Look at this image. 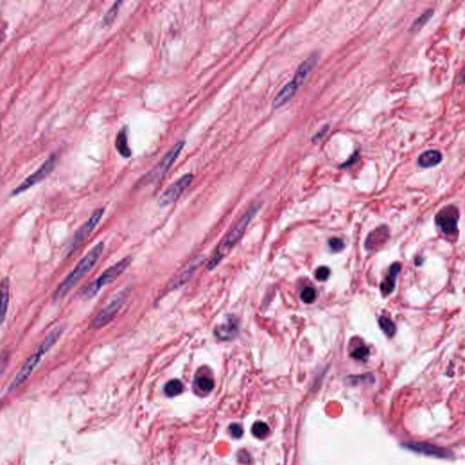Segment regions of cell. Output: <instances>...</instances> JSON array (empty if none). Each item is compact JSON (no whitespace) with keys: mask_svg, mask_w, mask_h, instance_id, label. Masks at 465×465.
I'll list each match as a JSON object with an SVG mask.
<instances>
[{"mask_svg":"<svg viewBox=\"0 0 465 465\" xmlns=\"http://www.w3.org/2000/svg\"><path fill=\"white\" fill-rule=\"evenodd\" d=\"M259 209V205H253L250 206L242 217L238 220L237 223L231 228L227 235L223 238V240L219 244L218 247L215 249L214 256H212L208 269L212 270L215 268L219 263L223 260L225 256H227L234 247L238 245V243L241 240L244 234L247 230L248 224L250 223L252 219L256 215L257 211Z\"/></svg>","mask_w":465,"mask_h":465,"instance_id":"cell-1","label":"cell"},{"mask_svg":"<svg viewBox=\"0 0 465 465\" xmlns=\"http://www.w3.org/2000/svg\"><path fill=\"white\" fill-rule=\"evenodd\" d=\"M103 250L104 244L99 243L80 260V263L75 265L74 270L65 277V280L56 288L53 296L54 302H58L61 299L65 297L70 290L93 268L102 255Z\"/></svg>","mask_w":465,"mask_h":465,"instance_id":"cell-2","label":"cell"},{"mask_svg":"<svg viewBox=\"0 0 465 465\" xmlns=\"http://www.w3.org/2000/svg\"><path fill=\"white\" fill-rule=\"evenodd\" d=\"M132 258L126 256L124 259L117 262L116 264L107 268L98 279L88 284L80 292V296L84 300H89L97 295V293L107 284H111L115 280L125 272V270L130 265Z\"/></svg>","mask_w":465,"mask_h":465,"instance_id":"cell-3","label":"cell"},{"mask_svg":"<svg viewBox=\"0 0 465 465\" xmlns=\"http://www.w3.org/2000/svg\"><path fill=\"white\" fill-rule=\"evenodd\" d=\"M185 144H186L185 141L177 142V144L173 146L172 149L169 150V152L164 157L159 165L145 176L144 179V183L153 184L160 180L176 162V160L184 148Z\"/></svg>","mask_w":465,"mask_h":465,"instance_id":"cell-4","label":"cell"},{"mask_svg":"<svg viewBox=\"0 0 465 465\" xmlns=\"http://www.w3.org/2000/svg\"><path fill=\"white\" fill-rule=\"evenodd\" d=\"M127 296H128L127 290L122 291L121 293H118L116 297L114 298L107 306L103 308L102 310L97 315V317H95V319L92 322V328L100 329L108 325L116 317L117 313L119 312V310L123 306Z\"/></svg>","mask_w":465,"mask_h":465,"instance_id":"cell-5","label":"cell"},{"mask_svg":"<svg viewBox=\"0 0 465 465\" xmlns=\"http://www.w3.org/2000/svg\"><path fill=\"white\" fill-rule=\"evenodd\" d=\"M104 212H105L104 208L97 210L91 215V217L78 230V232L74 234V238L70 243L69 247L67 249L69 255H71L72 253H74V250L80 247L82 243L84 242L85 239L88 238L91 232H93L94 229L96 228V226L99 223V221L102 218Z\"/></svg>","mask_w":465,"mask_h":465,"instance_id":"cell-6","label":"cell"},{"mask_svg":"<svg viewBox=\"0 0 465 465\" xmlns=\"http://www.w3.org/2000/svg\"><path fill=\"white\" fill-rule=\"evenodd\" d=\"M459 219V210L453 205H448L438 213L435 221L439 228L447 236L457 232V223Z\"/></svg>","mask_w":465,"mask_h":465,"instance_id":"cell-7","label":"cell"},{"mask_svg":"<svg viewBox=\"0 0 465 465\" xmlns=\"http://www.w3.org/2000/svg\"><path fill=\"white\" fill-rule=\"evenodd\" d=\"M56 157L52 156L49 159H47L45 164L43 165L41 168L37 170V172L34 173L30 177H28L23 183H21L12 193L13 196H17L25 191L28 190L30 187L37 185L39 182L42 181L47 177V175L51 172L53 168L55 167L56 164Z\"/></svg>","mask_w":465,"mask_h":465,"instance_id":"cell-8","label":"cell"},{"mask_svg":"<svg viewBox=\"0 0 465 465\" xmlns=\"http://www.w3.org/2000/svg\"><path fill=\"white\" fill-rule=\"evenodd\" d=\"M192 180H193V175L186 174L169 186L159 198L160 206H167L174 203L175 201H177L183 194V192L189 186Z\"/></svg>","mask_w":465,"mask_h":465,"instance_id":"cell-9","label":"cell"},{"mask_svg":"<svg viewBox=\"0 0 465 465\" xmlns=\"http://www.w3.org/2000/svg\"><path fill=\"white\" fill-rule=\"evenodd\" d=\"M239 332V322L237 317L228 316L214 328V335L222 341H229L237 337Z\"/></svg>","mask_w":465,"mask_h":465,"instance_id":"cell-10","label":"cell"},{"mask_svg":"<svg viewBox=\"0 0 465 465\" xmlns=\"http://www.w3.org/2000/svg\"><path fill=\"white\" fill-rule=\"evenodd\" d=\"M44 356V354L41 353L38 349H37V352L34 353V354L29 357V358L27 360V362L24 363L23 366L20 369L18 375L16 376V378L14 379L13 382L11 383V386H10V389L11 390H14V389H17L19 386L21 385L22 383H24L25 381H27L28 377L30 376V374L32 373L34 369L37 367V364L40 362L41 360V357Z\"/></svg>","mask_w":465,"mask_h":465,"instance_id":"cell-11","label":"cell"},{"mask_svg":"<svg viewBox=\"0 0 465 465\" xmlns=\"http://www.w3.org/2000/svg\"><path fill=\"white\" fill-rule=\"evenodd\" d=\"M390 238V230L387 225H381L368 235L364 247L369 251H374L385 245Z\"/></svg>","mask_w":465,"mask_h":465,"instance_id":"cell-12","label":"cell"},{"mask_svg":"<svg viewBox=\"0 0 465 465\" xmlns=\"http://www.w3.org/2000/svg\"><path fill=\"white\" fill-rule=\"evenodd\" d=\"M402 269V265L400 263H395L391 265L389 269V274L386 276L385 279L381 282V292L383 295H388L395 290L396 287V279L397 276L400 274Z\"/></svg>","mask_w":465,"mask_h":465,"instance_id":"cell-13","label":"cell"},{"mask_svg":"<svg viewBox=\"0 0 465 465\" xmlns=\"http://www.w3.org/2000/svg\"><path fill=\"white\" fill-rule=\"evenodd\" d=\"M10 282L8 277L0 282V325L5 322L10 302Z\"/></svg>","mask_w":465,"mask_h":465,"instance_id":"cell-14","label":"cell"},{"mask_svg":"<svg viewBox=\"0 0 465 465\" xmlns=\"http://www.w3.org/2000/svg\"><path fill=\"white\" fill-rule=\"evenodd\" d=\"M298 89H299V87L293 82V80L291 82H289L288 84L284 86L283 89L278 93V95L274 98L273 107L274 108H279V107H283L284 105L288 102L291 98H293Z\"/></svg>","mask_w":465,"mask_h":465,"instance_id":"cell-15","label":"cell"},{"mask_svg":"<svg viewBox=\"0 0 465 465\" xmlns=\"http://www.w3.org/2000/svg\"><path fill=\"white\" fill-rule=\"evenodd\" d=\"M201 263H202V260L197 259V260L194 261L191 265H188L186 270L184 272H182V274L177 275L176 279H174L172 282H170V284L168 286V291H172L173 289L178 288L180 285L187 282L188 279L192 276V275L194 274V272L196 271V268L199 266Z\"/></svg>","mask_w":465,"mask_h":465,"instance_id":"cell-16","label":"cell"},{"mask_svg":"<svg viewBox=\"0 0 465 465\" xmlns=\"http://www.w3.org/2000/svg\"><path fill=\"white\" fill-rule=\"evenodd\" d=\"M442 154L437 150H428L420 154L418 158V165L424 168L436 167L442 162Z\"/></svg>","mask_w":465,"mask_h":465,"instance_id":"cell-17","label":"cell"},{"mask_svg":"<svg viewBox=\"0 0 465 465\" xmlns=\"http://www.w3.org/2000/svg\"><path fill=\"white\" fill-rule=\"evenodd\" d=\"M406 447L411 449L412 451H417L420 453H425L427 455H435L438 457H447L450 455L446 451L440 449L436 446H433L431 444H424V443H411V444H406Z\"/></svg>","mask_w":465,"mask_h":465,"instance_id":"cell-18","label":"cell"},{"mask_svg":"<svg viewBox=\"0 0 465 465\" xmlns=\"http://www.w3.org/2000/svg\"><path fill=\"white\" fill-rule=\"evenodd\" d=\"M62 334H63V327L62 326L56 327V329L52 331L51 333L45 338L42 344L39 345L38 350L45 355L54 346V344L59 340Z\"/></svg>","mask_w":465,"mask_h":465,"instance_id":"cell-19","label":"cell"},{"mask_svg":"<svg viewBox=\"0 0 465 465\" xmlns=\"http://www.w3.org/2000/svg\"><path fill=\"white\" fill-rule=\"evenodd\" d=\"M116 146L117 151L121 154L123 158L127 159L130 158L131 151L128 146L127 142V135L125 130H121L116 136Z\"/></svg>","mask_w":465,"mask_h":465,"instance_id":"cell-20","label":"cell"},{"mask_svg":"<svg viewBox=\"0 0 465 465\" xmlns=\"http://www.w3.org/2000/svg\"><path fill=\"white\" fill-rule=\"evenodd\" d=\"M183 391H184V384L182 383L180 380H177V379H174V380L168 381L165 386V393L169 397L179 396L181 395Z\"/></svg>","mask_w":465,"mask_h":465,"instance_id":"cell-21","label":"cell"},{"mask_svg":"<svg viewBox=\"0 0 465 465\" xmlns=\"http://www.w3.org/2000/svg\"><path fill=\"white\" fill-rule=\"evenodd\" d=\"M195 384L201 392L209 393L214 389V382L211 377L202 374L196 376Z\"/></svg>","mask_w":465,"mask_h":465,"instance_id":"cell-22","label":"cell"},{"mask_svg":"<svg viewBox=\"0 0 465 465\" xmlns=\"http://www.w3.org/2000/svg\"><path fill=\"white\" fill-rule=\"evenodd\" d=\"M379 326L381 330L384 332L388 337H393L396 335V326L390 318L386 317H381L379 318Z\"/></svg>","mask_w":465,"mask_h":465,"instance_id":"cell-23","label":"cell"},{"mask_svg":"<svg viewBox=\"0 0 465 465\" xmlns=\"http://www.w3.org/2000/svg\"><path fill=\"white\" fill-rule=\"evenodd\" d=\"M433 11L432 10H426L424 13L421 15L418 19L414 21V24L412 25L411 30L413 32H417L421 28H423L425 24L428 22L430 19L433 17Z\"/></svg>","mask_w":465,"mask_h":465,"instance_id":"cell-24","label":"cell"},{"mask_svg":"<svg viewBox=\"0 0 465 465\" xmlns=\"http://www.w3.org/2000/svg\"><path fill=\"white\" fill-rule=\"evenodd\" d=\"M268 433H269V427L266 423H263V422H257L252 427V433L256 438L263 439L267 436Z\"/></svg>","mask_w":465,"mask_h":465,"instance_id":"cell-25","label":"cell"},{"mask_svg":"<svg viewBox=\"0 0 465 465\" xmlns=\"http://www.w3.org/2000/svg\"><path fill=\"white\" fill-rule=\"evenodd\" d=\"M317 293L316 289L313 287H306L302 290L301 293V299L305 303H312L317 299Z\"/></svg>","mask_w":465,"mask_h":465,"instance_id":"cell-26","label":"cell"},{"mask_svg":"<svg viewBox=\"0 0 465 465\" xmlns=\"http://www.w3.org/2000/svg\"><path fill=\"white\" fill-rule=\"evenodd\" d=\"M351 355L358 361H366L370 356V349L366 346H361L355 349Z\"/></svg>","mask_w":465,"mask_h":465,"instance_id":"cell-27","label":"cell"},{"mask_svg":"<svg viewBox=\"0 0 465 465\" xmlns=\"http://www.w3.org/2000/svg\"><path fill=\"white\" fill-rule=\"evenodd\" d=\"M121 4L122 2H119V1H118V2H116L115 5L113 6L111 9H110V10L107 12V14L106 15V17H105V19H104V21H103L105 25H108V24L112 23V21L116 18V14H117V12H118V10H119V8H120V5H121Z\"/></svg>","mask_w":465,"mask_h":465,"instance_id":"cell-28","label":"cell"},{"mask_svg":"<svg viewBox=\"0 0 465 465\" xmlns=\"http://www.w3.org/2000/svg\"><path fill=\"white\" fill-rule=\"evenodd\" d=\"M328 244L331 249L334 252L342 251L344 248V241L340 238H331Z\"/></svg>","mask_w":465,"mask_h":465,"instance_id":"cell-29","label":"cell"},{"mask_svg":"<svg viewBox=\"0 0 465 465\" xmlns=\"http://www.w3.org/2000/svg\"><path fill=\"white\" fill-rule=\"evenodd\" d=\"M331 271L328 267L326 266H321L317 270L316 272V277L319 281H326L329 278L330 276Z\"/></svg>","mask_w":465,"mask_h":465,"instance_id":"cell-30","label":"cell"},{"mask_svg":"<svg viewBox=\"0 0 465 465\" xmlns=\"http://www.w3.org/2000/svg\"><path fill=\"white\" fill-rule=\"evenodd\" d=\"M230 433L234 438H241L243 435V429L238 423H234L230 426Z\"/></svg>","mask_w":465,"mask_h":465,"instance_id":"cell-31","label":"cell"},{"mask_svg":"<svg viewBox=\"0 0 465 465\" xmlns=\"http://www.w3.org/2000/svg\"><path fill=\"white\" fill-rule=\"evenodd\" d=\"M9 354L8 353H2L0 354V374L5 370L6 366L9 362Z\"/></svg>","mask_w":465,"mask_h":465,"instance_id":"cell-32","label":"cell"}]
</instances>
